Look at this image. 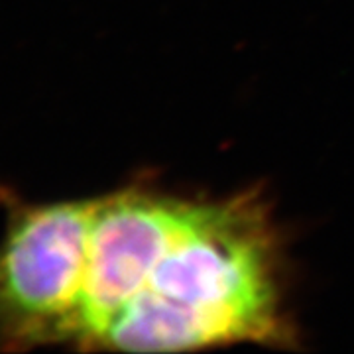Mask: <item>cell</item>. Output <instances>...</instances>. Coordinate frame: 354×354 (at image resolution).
I'll use <instances>...</instances> for the list:
<instances>
[{"mask_svg":"<svg viewBox=\"0 0 354 354\" xmlns=\"http://www.w3.org/2000/svg\"><path fill=\"white\" fill-rule=\"evenodd\" d=\"M183 203L138 189L91 199L83 274L67 346L101 351L104 335L140 295Z\"/></svg>","mask_w":354,"mask_h":354,"instance_id":"cell-3","label":"cell"},{"mask_svg":"<svg viewBox=\"0 0 354 354\" xmlns=\"http://www.w3.org/2000/svg\"><path fill=\"white\" fill-rule=\"evenodd\" d=\"M91 199L16 207L0 242V346H67Z\"/></svg>","mask_w":354,"mask_h":354,"instance_id":"cell-2","label":"cell"},{"mask_svg":"<svg viewBox=\"0 0 354 354\" xmlns=\"http://www.w3.org/2000/svg\"><path fill=\"white\" fill-rule=\"evenodd\" d=\"M288 339L278 246L260 199H185L140 295L101 351L183 353L228 342Z\"/></svg>","mask_w":354,"mask_h":354,"instance_id":"cell-1","label":"cell"}]
</instances>
